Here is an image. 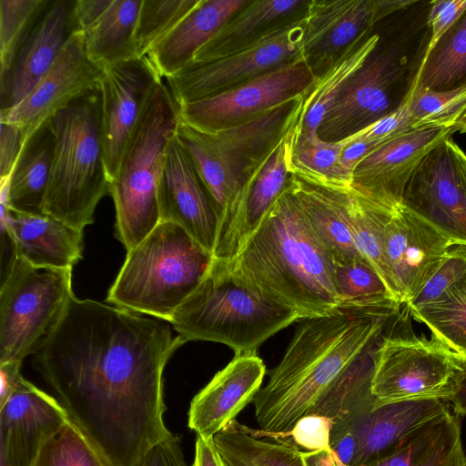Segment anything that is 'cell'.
I'll list each match as a JSON object with an SVG mask.
<instances>
[{"instance_id": "cell-52", "label": "cell", "mask_w": 466, "mask_h": 466, "mask_svg": "<svg viewBox=\"0 0 466 466\" xmlns=\"http://www.w3.org/2000/svg\"><path fill=\"white\" fill-rule=\"evenodd\" d=\"M304 466H338L334 455L325 450L301 451Z\"/></svg>"}, {"instance_id": "cell-39", "label": "cell", "mask_w": 466, "mask_h": 466, "mask_svg": "<svg viewBox=\"0 0 466 466\" xmlns=\"http://www.w3.org/2000/svg\"><path fill=\"white\" fill-rule=\"evenodd\" d=\"M339 307L399 309L400 304L365 259L334 263Z\"/></svg>"}, {"instance_id": "cell-20", "label": "cell", "mask_w": 466, "mask_h": 466, "mask_svg": "<svg viewBox=\"0 0 466 466\" xmlns=\"http://www.w3.org/2000/svg\"><path fill=\"white\" fill-rule=\"evenodd\" d=\"M68 420L58 400L23 377L0 407L1 466H32L42 446Z\"/></svg>"}, {"instance_id": "cell-53", "label": "cell", "mask_w": 466, "mask_h": 466, "mask_svg": "<svg viewBox=\"0 0 466 466\" xmlns=\"http://www.w3.org/2000/svg\"><path fill=\"white\" fill-rule=\"evenodd\" d=\"M450 401L452 403L455 414L458 416L466 415V375L461 380L457 391Z\"/></svg>"}, {"instance_id": "cell-48", "label": "cell", "mask_w": 466, "mask_h": 466, "mask_svg": "<svg viewBox=\"0 0 466 466\" xmlns=\"http://www.w3.org/2000/svg\"><path fill=\"white\" fill-rule=\"evenodd\" d=\"M138 466H187L179 438L171 433L153 446Z\"/></svg>"}, {"instance_id": "cell-28", "label": "cell", "mask_w": 466, "mask_h": 466, "mask_svg": "<svg viewBox=\"0 0 466 466\" xmlns=\"http://www.w3.org/2000/svg\"><path fill=\"white\" fill-rule=\"evenodd\" d=\"M249 0H200L172 30L148 52L147 57L161 77L185 68L195 54Z\"/></svg>"}, {"instance_id": "cell-21", "label": "cell", "mask_w": 466, "mask_h": 466, "mask_svg": "<svg viewBox=\"0 0 466 466\" xmlns=\"http://www.w3.org/2000/svg\"><path fill=\"white\" fill-rule=\"evenodd\" d=\"M454 131L455 127H422L398 136L358 163L352 184L382 205L399 207L405 187L422 158Z\"/></svg>"}, {"instance_id": "cell-9", "label": "cell", "mask_w": 466, "mask_h": 466, "mask_svg": "<svg viewBox=\"0 0 466 466\" xmlns=\"http://www.w3.org/2000/svg\"><path fill=\"white\" fill-rule=\"evenodd\" d=\"M72 269L37 268L18 257L0 289V364L22 363L54 330L74 296Z\"/></svg>"}, {"instance_id": "cell-37", "label": "cell", "mask_w": 466, "mask_h": 466, "mask_svg": "<svg viewBox=\"0 0 466 466\" xmlns=\"http://www.w3.org/2000/svg\"><path fill=\"white\" fill-rule=\"evenodd\" d=\"M350 142V137L336 142L324 141L317 134L299 132L296 126L290 135L289 172L324 183L350 184L352 174L341 162Z\"/></svg>"}, {"instance_id": "cell-1", "label": "cell", "mask_w": 466, "mask_h": 466, "mask_svg": "<svg viewBox=\"0 0 466 466\" xmlns=\"http://www.w3.org/2000/svg\"><path fill=\"white\" fill-rule=\"evenodd\" d=\"M184 343L165 320L74 295L34 364L113 466H138L171 434L163 371Z\"/></svg>"}, {"instance_id": "cell-10", "label": "cell", "mask_w": 466, "mask_h": 466, "mask_svg": "<svg viewBox=\"0 0 466 466\" xmlns=\"http://www.w3.org/2000/svg\"><path fill=\"white\" fill-rule=\"evenodd\" d=\"M465 375L461 355L433 336L384 337L373 351L375 408L407 400L450 401Z\"/></svg>"}, {"instance_id": "cell-12", "label": "cell", "mask_w": 466, "mask_h": 466, "mask_svg": "<svg viewBox=\"0 0 466 466\" xmlns=\"http://www.w3.org/2000/svg\"><path fill=\"white\" fill-rule=\"evenodd\" d=\"M316 76L301 57L218 96L179 106V117L203 131L247 123L305 94Z\"/></svg>"}, {"instance_id": "cell-49", "label": "cell", "mask_w": 466, "mask_h": 466, "mask_svg": "<svg viewBox=\"0 0 466 466\" xmlns=\"http://www.w3.org/2000/svg\"><path fill=\"white\" fill-rule=\"evenodd\" d=\"M113 0H75L74 19L78 31L86 32L104 15Z\"/></svg>"}, {"instance_id": "cell-54", "label": "cell", "mask_w": 466, "mask_h": 466, "mask_svg": "<svg viewBox=\"0 0 466 466\" xmlns=\"http://www.w3.org/2000/svg\"><path fill=\"white\" fill-rule=\"evenodd\" d=\"M449 143L466 193V154L451 138Z\"/></svg>"}, {"instance_id": "cell-24", "label": "cell", "mask_w": 466, "mask_h": 466, "mask_svg": "<svg viewBox=\"0 0 466 466\" xmlns=\"http://www.w3.org/2000/svg\"><path fill=\"white\" fill-rule=\"evenodd\" d=\"M1 222L15 241L17 256L35 268L68 269L82 258L83 230L51 216L17 212L1 203Z\"/></svg>"}, {"instance_id": "cell-8", "label": "cell", "mask_w": 466, "mask_h": 466, "mask_svg": "<svg viewBox=\"0 0 466 466\" xmlns=\"http://www.w3.org/2000/svg\"><path fill=\"white\" fill-rule=\"evenodd\" d=\"M179 106L161 81L149 94L109 184L116 236L130 250L159 224L157 184L166 150L176 135Z\"/></svg>"}, {"instance_id": "cell-18", "label": "cell", "mask_w": 466, "mask_h": 466, "mask_svg": "<svg viewBox=\"0 0 466 466\" xmlns=\"http://www.w3.org/2000/svg\"><path fill=\"white\" fill-rule=\"evenodd\" d=\"M161 81L147 56L105 69L99 87L104 159L109 183L118 172L126 145L149 94Z\"/></svg>"}, {"instance_id": "cell-50", "label": "cell", "mask_w": 466, "mask_h": 466, "mask_svg": "<svg viewBox=\"0 0 466 466\" xmlns=\"http://www.w3.org/2000/svg\"><path fill=\"white\" fill-rule=\"evenodd\" d=\"M192 466H229L215 445L213 438L197 436Z\"/></svg>"}, {"instance_id": "cell-33", "label": "cell", "mask_w": 466, "mask_h": 466, "mask_svg": "<svg viewBox=\"0 0 466 466\" xmlns=\"http://www.w3.org/2000/svg\"><path fill=\"white\" fill-rule=\"evenodd\" d=\"M142 0H113L101 18L84 33L91 61L106 69L138 58L135 31Z\"/></svg>"}, {"instance_id": "cell-32", "label": "cell", "mask_w": 466, "mask_h": 466, "mask_svg": "<svg viewBox=\"0 0 466 466\" xmlns=\"http://www.w3.org/2000/svg\"><path fill=\"white\" fill-rule=\"evenodd\" d=\"M365 466H466L459 416L449 411L438 417Z\"/></svg>"}, {"instance_id": "cell-14", "label": "cell", "mask_w": 466, "mask_h": 466, "mask_svg": "<svg viewBox=\"0 0 466 466\" xmlns=\"http://www.w3.org/2000/svg\"><path fill=\"white\" fill-rule=\"evenodd\" d=\"M400 76L390 54L374 51L337 95L317 129L318 137L341 141L391 113L404 99L395 95Z\"/></svg>"}, {"instance_id": "cell-2", "label": "cell", "mask_w": 466, "mask_h": 466, "mask_svg": "<svg viewBox=\"0 0 466 466\" xmlns=\"http://www.w3.org/2000/svg\"><path fill=\"white\" fill-rule=\"evenodd\" d=\"M397 312L339 307L303 319L252 402L260 430L286 433L301 418L314 415L355 361L378 342Z\"/></svg>"}, {"instance_id": "cell-4", "label": "cell", "mask_w": 466, "mask_h": 466, "mask_svg": "<svg viewBox=\"0 0 466 466\" xmlns=\"http://www.w3.org/2000/svg\"><path fill=\"white\" fill-rule=\"evenodd\" d=\"M303 95L247 123L217 131L197 129L179 117L176 137L212 198L219 220L218 238L269 157L300 121Z\"/></svg>"}, {"instance_id": "cell-25", "label": "cell", "mask_w": 466, "mask_h": 466, "mask_svg": "<svg viewBox=\"0 0 466 466\" xmlns=\"http://www.w3.org/2000/svg\"><path fill=\"white\" fill-rule=\"evenodd\" d=\"M292 130L263 166L243 204L218 237L213 258L230 261L238 256L286 187L290 174L289 157Z\"/></svg>"}, {"instance_id": "cell-27", "label": "cell", "mask_w": 466, "mask_h": 466, "mask_svg": "<svg viewBox=\"0 0 466 466\" xmlns=\"http://www.w3.org/2000/svg\"><path fill=\"white\" fill-rule=\"evenodd\" d=\"M450 411L449 400H421L375 408L358 430L352 466H365L391 452L420 428Z\"/></svg>"}, {"instance_id": "cell-11", "label": "cell", "mask_w": 466, "mask_h": 466, "mask_svg": "<svg viewBox=\"0 0 466 466\" xmlns=\"http://www.w3.org/2000/svg\"><path fill=\"white\" fill-rule=\"evenodd\" d=\"M302 18L243 50L188 64L167 78L174 100L179 106L209 98L301 58Z\"/></svg>"}, {"instance_id": "cell-55", "label": "cell", "mask_w": 466, "mask_h": 466, "mask_svg": "<svg viewBox=\"0 0 466 466\" xmlns=\"http://www.w3.org/2000/svg\"><path fill=\"white\" fill-rule=\"evenodd\" d=\"M456 131H460L461 133H466V112L458 121L455 126Z\"/></svg>"}, {"instance_id": "cell-13", "label": "cell", "mask_w": 466, "mask_h": 466, "mask_svg": "<svg viewBox=\"0 0 466 466\" xmlns=\"http://www.w3.org/2000/svg\"><path fill=\"white\" fill-rule=\"evenodd\" d=\"M403 0H312L302 18L301 57L316 77L375 23L413 4Z\"/></svg>"}, {"instance_id": "cell-19", "label": "cell", "mask_w": 466, "mask_h": 466, "mask_svg": "<svg viewBox=\"0 0 466 466\" xmlns=\"http://www.w3.org/2000/svg\"><path fill=\"white\" fill-rule=\"evenodd\" d=\"M448 237L402 205L385 228V250L400 304L411 300L445 259Z\"/></svg>"}, {"instance_id": "cell-29", "label": "cell", "mask_w": 466, "mask_h": 466, "mask_svg": "<svg viewBox=\"0 0 466 466\" xmlns=\"http://www.w3.org/2000/svg\"><path fill=\"white\" fill-rule=\"evenodd\" d=\"M287 187L334 263L364 259L354 245L337 184L290 173Z\"/></svg>"}, {"instance_id": "cell-40", "label": "cell", "mask_w": 466, "mask_h": 466, "mask_svg": "<svg viewBox=\"0 0 466 466\" xmlns=\"http://www.w3.org/2000/svg\"><path fill=\"white\" fill-rule=\"evenodd\" d=\"M32 466H113L69 419L42 446Z\"/></svg>"}, {"instance_id": "cell-23", "label": "cell", "mask_w": 466, "mask_h": 466, "mask_svg": "<svg viewBox=\"0 0 466 466\" xmlns=\"http://www.w3.org/2000/svg\"><path fill=\"white\" fill-rule=\"evenodd\" d=\"M266 372L257 351L235 354L192 399L188 427L197 436L213 438L253 402Z\"/></svg>"}, {"instance_id": "cell-17", "label": "cell", "mask_w": 466, "mask_h": 466, "mask_svg": "<svg viewBox=\"0 0 466 466\" xmlns=\"http://www.w3.org/2000/svg\"><path fill=\"white\" fill-rule=\"evenodd\" d=\"M105 69L88 57L84 32L72 34L49 70L15 107L0 112V121L24 128L27 137L85 91L99 86Z\"/></svg>"}, {"instance_id": "cell-7", "label": "cell", "mask_w": 466, "mask_h": 466, "mask_svg": "<svg viewBox=\"0 0 466 466\" xmlns=\"http://www.w3.org/2000/svg\"><path fill=\"white\" fill-rule=\"evenodd\" d=\"M213 255L181 227L159 224L127 251L106 301L170 323L176 310L198 287Z\"/></svg>"}, {"instance_id": "cell-41", "label": "cell", "mask_w": 466, "mask_h": 466, "mask_svg": "<svg viewBox=\"0 0 466 466\" xmlns=\"http://www.w3.org/2000/svg\"><path fill=\"white\" fill-rule=\"evenodd\" d=\"M406 97L415 128L455 127L466 112V84L441 91L410 88Z\"/></svg>"}, {"instance_id": "cell-15", "label": "cell", "mask_w": 466, "mask_h": 466, "mask_svg": "<svg viewBox=\"0 0 466 466\" xmlns=\"http://www.w3.org/2000/svg\"><path fill=\"white\" fill-rule=\"evenodd\" d=\"M450 138L422 158L405 187L401 205L455 245L466 247V193Z\"/></svg>"}, {"instance_id": "cell-38", "label": "cell", "mask_w": 466, "mask_h": 466, "mask_svg": "<svg viewBox=\"0 0 466 466\" xmlns=\"http://www.w3.org/2000/svg\"><path fill=\"white\" fill-rule=\"evenodd\" d=\"M410 311L453 351H466V274L432 301Z\"/></svg>"}, {"instance_id": "cell-44", "label": "cell", "mask_w": 466, "mask_h": 466, "mask_svg": "<svg viewBox=\"0 0 466 466\" xmlns=\"http://www.w3.org/2000/svg\"><path fill=\"white\" fill-rule=\"evenodd\" d=\"M331 426L332 420L329 418L309 415L299 420L293 429L286 433H268L261 430L254 431L259 436L293 444L299 450H325L333 454L329 445Z\"/></svg>"}, {"instance_id": "cell-6", "label": "cell", "mask_w": 466, "mask_h": 466, "mask_svg": "<svg viewBox=\"0 0 466 466\" xmlns=\"http://www.w3.org/2000/svg\"><path fill=\"white\" fill-rule=\"evenodd\" d=\"M299 319L295 310L238 282L227 261L213 258L170 324L185 342H219L238 354L257 351L266 339Z\"/></svg>"}, {"instance_id": "cell-3", "label": "cell", "mask_w": 466, "mask_h": 466, "mask_svg": "<svg viewBox=\"0 0 466 466\" xmlns=\"http://www.w3.org/2000/svg\"><path fill=\"white\" fill-rule=\"evenodd\" d=\"M226 261L238 282L300 319L339 308L333 258L287 185L243 251Z\"/></svg>"}, {"instance_id": "cell-51", "label": "cell", "mask_w": 466, "mask_h": 466, "mask_svg": "<svg viewBox=\"0 0 466 466\" xmlns=\"http://www.w3.org/2000/svg\"><path fill=\"white\" fill-rule=\"evenodd\" d=\"M22 363L6 362L0 364V407L3 406L23 378L20 368Z\"/></svg>"}, {"instance_id": "cell-34", "label": "cell", "mask_w": 466, "mask_h": 466, "mask_svg": "<svg viewBox=\"0 0 466 466\" xmlns=\"http://www.w3.org/2000/svg\"><path fill=\"white\" fill-rule=\"evenodd\" d=\"M379 41L378 35L360 38L349 46L329 69L315 78L303 95L301 119L297 125L299 132L317 134L337 95L375 51Z\"/></svg>"}, {"instance_id": "cell-31", "label": "cell", "mask_w": 466, "mask_h": 466, "mask_svg": "<svg viewBox=\"0 0 466 466\" xmlns=\"http://www.w3.org/2000/svg\"><path fill=\"white\" fill-rule=\"evenodd\" d=\"M337 185L358 252L400 304L385 250V228L396 208L377 202L352 183Z\"/></svg>"}, {"instance_id": "cell-30", "label": "cell", "mask_w": 466, "mask_h": 466, "mask_svg": "<svg viewBox=\"0 0 466 466\" xmlns=\"http://www.w3.org/2000/svg\"><path fill=\"white\" fill-rule=\"evenodd\" d=\"M56 137L50 119L25 140L8 178L1 180V203L27 214L43 215Z\"/></svg>"}, {"instance_id": "cell-45", "label": "cell", "mask_w": 466, "mask_h": 466, "mask_svg": "<svg viewBox=\"0 0 466 466\" xmlns=\"http://www.w3.org/2000/svg\"><path fill=\"white\" fill-rule=\"evenodd\" d=\"M466 274V247L455 245L441 266L406 306L409 310L427 304Z\"/></svg>"}, {"instance_id": "cell-42", "label": "cell", "mask_w": 466, "mask_h": 466, "mask_svg": "<svg viewBox=\"0 0 466 466\" xmlns=\"http://www.w3.org/2000/svg\"><path fill=\"white\" fill-rule=\"evenodd\" d=\"M199 2L200 0H142L135 31L138 58L147 56L152 47Z\"/></svg>"}, {"instance_id": "cell-16", "label": "cell", "mask_w": 466, "mask_h": 466, "mask_svg": "<svg viewBox=\"0 0 466 466\" xmlns=\"http://www.w3.org/2000/svg\"><path fill=\"white\" fill-rule=\"evenodd\" d=\"M160 221L181 227L214 253L219 220L212 198L176 135L168 142L157 184Z\"/></svg>"}, {"instance_id": "cell-36", "label": "cell", "mask_w": 466, "mask_h": 466, "mask_svg": "<svg viewBox=\"0 0 466 466\" xmlns=\"http://www.w3.org/2000/svg\"><path fill=\"white\" fill-rule=\"evenodd\" d=\"M466 84V11L425 53L410 88L435 91Z\"/></svg>"}, {"instance_id": "cell-46", "label": "cell", "mask_w": 466, "mask_h": 466, "mask_svg": "<svg viewBox=\"0 0 466 466\" xmlns=\"http://www.w3.org/2000/svg\"><path fill=\"white\" fill-rule=\"evenodd\" d=\"M465 11L466 0H437L431 3L428 24L431 28V36L425 53L433 48Z\"/></svg>"}, {"instance_id": "cell-56", "label": "cell", "mask_w": 466, "mask_h": 466, "mask_svg": "<svg viewBox=\"0 0 466 466\" xmlns=\"http://www.w3.org/2000/svg\"><path fill=\"white\" fill-rule=\"evenodd\" d=\"M460 355L461 357L463 368H464V370H465V373H466V351L461 353V354H460Z\"/></svg>"}, {"instance_id": "cell-22", "label": "cell", "mask_w": 466, "mask_h": 466, "mask_svg": "<svg viewBox=\"0 0 466 466\" xmlns=\"http://www.w3.org/2000/svg\"><path fill=\"white\" fill-rule=\"evenodd\" d=\"M74 5L75 0H48L9 70L0 76V112L15 107L31 92L78 31Z\"/></svg>"}, {"instance_id": "cell-43", "label": "cell", "mask_w": 466, "mask_h": 466, "mask_svg": "<svg viewBox=\"0 0 466 466\" xmlns=\"http://www.w3.org/2000/svg\"><path fill=\"white\" fill-rule=\"evenodd\" d=\"M48 0H0V76L5 74Z\"/></svg>"}, {"instance_id": "cell-5", "label": "cell", "mask_w": 466, "mask_h": 466, "mask_svg": "<svg viewBox=\"0 0 466 466\" xmlns=\"http://www.w3.org/2000/svg\"><path fill=\"white\" fill-rule=\"evenodd\" d=\"M50 122L56 144L43 212L84 230L94 222L100 199L109 194L99 86L77 96Z\"/></svg>"}, {"instance_id": "cell-26", "label": "cell", "mask_w": 466, "mask_h": 466, "mask_svg": "<svg viewBox=\"0 0 466 466\" xmlns=\"http://www.w3.org/2000/svg\"><path fill=\"white\" fill-rule=\"evenodd\" d=\"M308 4L306 0H249L195 54L192 62L219 59L258 43L302 18Z\"/></svg>"}, {"instance_id": "cell-47", "label": "cell", "mask_w": 466, "mask_h": 466, "mask_svg": "<svg viewBox=\"0 0 466 466\" xmlns=\"http://www.w3.org/2000/svg\"><path fill=\"white\" fill-rule=\"evenodd\" d=\"M26 139L24 128L0 121V180L10 177Z\"/></svg>"}, {"instance_id": "cell-35", "label": "cell", "mask_w": 466, "mask_h": 466, "mask_svg": "<svg viewBox=\"0 0 466 466\" xmlns=\"http://www.w3.org/2000/svg\"><path fill=\"white\" fill-rule=\"evenodd\" d=\"M213 440L229 466H304L298 447L259 436L236 419Z\"/></svg>"}]
</instances>
